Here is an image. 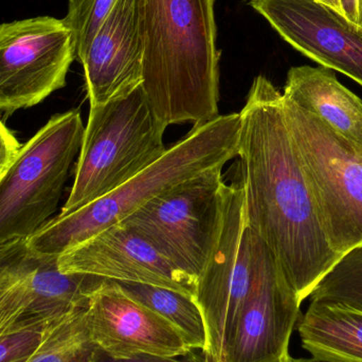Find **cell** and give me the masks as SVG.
I'll list each match as a JSON object with an SVG mask.
<instances>
[{"instance_id": "cell-19", "label": "cell", "mask_w": 362, "mask_h": 362, "mask_svg": "<svg viewBox=\"0 0 362 362\" xmlns=\"http://www.w3.org/2000/svg\"><path fill=\"white\" fill-rule=\"evenodd\" d=\"M84 308H78L49 327L29 362H90L97 346L91 339Z\"/></svg>"}, {"instance_id": "cell-18", "label": "cell", "mask_w": 362, "mask_h": 362, "mask_svg": "<svg viewBox=\"0 0 362 362\" xmlns=\"http://www.w3.org/2000/svg\"><path fill=\"white\" fill-rule=\"evenodd\" d=\"M129 297L163 317L185 338L192 351L204 353L206 327L199 306L192 296L165 287L115 281Z\"/></svg>"}, {"instance_id": "cell-7", "label": "cell", "mask_w": 362, "mask_h": 362, "mask_svg": "<svg viewBox=\"0 0 362 362\" xmlns=\"http://www.w3.org/2000/svg\"><path fill=\"white\" fill-rule=\"evenodd\" d=\"M221 171L212 170L183 181L120 223L197 281L221 223L226 187Z\"/></svg>"}, {"instance_id": "cell-3", "label": "cell", "mask_w": 362, "mask_h": 362, "mask_svg": "<svg viewBox=\"0 0 362 362\" xmlns=\"http://www.w3.org/2000/svg\"><path fill=\"white\" fill-rule=\"evenodd\" d=\"M240 115H219L192 131L148 169L112 193L76 212L54 217L28 238L38 255L57 257L120 223L151 200L183 181L223 169L238 156Z\"/></svg>"}, {"instance_id": "cell-15", "label": "cell", "mask_w": 362, "mask_h": 362, "mask_svg": "<svg viewBox=\"0 0 362 362\" xmlns=\"http://www.w3.org/2000/svg\"><path fill=\"white\" fill-rule=\"evenodd\" d=\"M144 54L138 0H117L81 62L90 107L141 86Z\"/></svg>"}, {"instance_id": "cell-21", "label": "cell", "mask_w": 362, "mask_h": 362, "mask_svg": "<svg viewBox=\"0 0 362 362\" xmlns=\"http://www.w3.org/2000/svg\"><path fill=\"white\" fill-rule=\"evenodd\" d=\"M117 0H70L64 23L71 32L76 59L82 62Z\"/></svg>"}, {"instance_id": "cell-13", "label": "cell", "mask_w": 362, "mask_h": 362, "mask_svg": "<svg viewBox=\"0 0 362 362\" xmlns=\"http://www.w3.org/2000/svg\"><path fill=\"white\" fill-rule=\"evenodd\" d=\"M64 274L165 287L194 298L196 280L178 269L139 234L117 223L59 257Z\"/></svg>"}, {"instance_id": "cell-16", "label": "cell", "mask_w": 362, "mask_h": 362, "mask_svg": "<svg viewBox=\"0 0 362 362\" xmlns=\"http://www.w3.org/2000/svg\"><path fill=\"white\" fill-rule=\"evenodd\" d=\"M282 95L362 146V100L338 81L333 70L312 66L291 68Z\"/></svg>"}, {"instance_id": "cell-6", "label": "cell", "mask_w": 362, "mask_h": 362, "mask_svg": "<svg viewBox=\"0 0 362 362\" xmlns=\"http://www.w3.org/2000/svg\"><path fill=\"white\" fill-rule=\"evenodd\" d=\"M84 129L80 112L69 110L52 117L21 146L0 180V246L28 240L54 214Z\"/></svg>"}, {"instance_id": "cell-22", "label": "cell", "mask_w": 362, "mask_h": 362, "mask_svg": "<svg viewBox=\"0 0 362 362\" xmlns=\"http://www.w3.org/2000/svg\"><path fill=\"white\" fill-rule=\"evenodd\" d=\"M55 322L21 325L0 336V362H29Z\"/></svg>"}, {"instance_id": "cell-5", "label": "cell", "mask_w": 362, "mask_h": 362, "mask_svg": "<svg viewBox=\"0 0 362 362\" xmlns=\"http://www.w3.org/2000/svg\"><path fill=\"white\" fill-rule=\"evenodd\" d=\"M283 108L325 235L341 257L362 245V146L284 98Z\"/></svg>"}, {"instance_id": "cell-27", "label": "cell", "mask_w": 362, "mask_h": 362, "mask_svg": "<svg viewBox=\"0 0 362 362\" xmlns=\"http://www.w3.org/2000/svg\"><path fill=\"white\" fill-rule=\"evenodd\" d=\"M285 362H315L314 361H308V359H298V358H293V357H289L288 359H287Z\"/></svg>"}, {"instance_id": "cell-26", "label": "cell", "mask_w": 362, "mask_h": 362, "mask_svg": "<svg viewBox=\"0 0 362 362\" xmlns=\"http://www.w3.org/2000/svg\"><path fill=\"white\" fill-rule=\"evenodd\" d=\"M318 1L325 4V6H331L332 8L339 12V1L338 0H318Z\"/></svg>"}, {"instance_id": "cell-8", "label": "cell", "mask_w": 362, "mask_h": 362, "mask_svg": "<svg viewBox=\"0 0 362 362\" xmlns=\"http://www.w3.org/2000/svg\"><path fill=\"white\" fill-rule=\"evenodd\" d=\"M244 198L242 182L226 185L221 223L196 281L194 300L208 338L204 353L213 362H225L228 340L252 282L255 235L245 219Z\"/></svg>"}, {"instance_id": "cell-12", "label": "cell", "mask_w": 362, "mask_h": 362, "mask_svg": "<svg viewBox=\"0 0 362 362\" xmlns=\"http://www.w3.org/2000/svg\"><path fill=\"white\" fill-rule=\"evenodd\" d=\"M250 6L296 50L362 87V25L318 0H251Z\"/></svg>"}, {"instance_id": "cell-24", "label": "cell", "mask_w": 362, "mask_h": 362, "mask_svg": "<svg viewBox=\"0 0 362 362\" xmlns=\"http://www.w3.org/2000/svg\"><path fill=\"white\" fill-rule=\"evenodd\" d=\"M21 146L0 119V180L12 167Z\"/></svg>"}, {"instance_id": "cell-20", "label": "cell", "mask_w": 362, "mask_h": 362, "mask_svg": "<svg viewBox=\"0 0 362 362\" xmlns=\"http://www.w3.org/2000/svg\"><path fill=\"white\" fill-rule=\"evenodd\" d=\"M310 301L340 306L362 314V245L342 255L321 279Z\"/></svg>"}, {"instance_id": "cell-23", "label": "cell", "mask_w": 362, "mask_h": 362, "mask_svg": "<svg viewBox=\"0 0 362 362\" xmlns=\"http://www.w3.org/2000/svg\"><path fill=\"white\" fill-rule=\"evenodd\" d=\"M90 362H213L206 353L202 351H191L185 355L175 357L158 356V355L139 354L131 357L110 356L101 349H95Z\"/></svg>"}, {"instance_id": "cell-9", "label": "cell", "mask_w": 362, "mask_h": 362, "mask_svg": "<svg viewBox=\"0 0 362 362\" xmlns=\"http://www.w3.org/2000/svg\"><path fill=\"white\" fill-rule=\"evenodd\" d=\"M106 280L91 274H64L59 257L38 255L28 240L0 246V336L33 323L61 320L86 308Z\"/></svg>"}, {"instance_id": "cell-25", "label": "cell", "mask_w": 362, "mask_h": 362, "mask_svg": "<svg viewBox=\"0 0 362 362\" xmlns=\"http://www.w3.org/2000/svg\"><path fill=\"white\" fill-rule=\"evenodd\" d=\"M339 12L355 25H362V0H338Z\"/></svg>"}, {"instance_id": "cell-10", "label": "cell", "mask_w": 362, "mask_h": 362, "mask_svg": "<svg viewBox=\"0 0 362 362\" xmlns=\"http://www.w3.org/2000/svg\"><path fill=\"white\" fill-rule=\"evenodd\" d=\"M76 59L71 32L51 16L0 25V112L37 105L63 88Z\"/></svg>"}, {"instance_id": "cell-1", "label": "cell", "mask_w": 362, "mask_h": 362, "mask_svg": "<svg viewBox=\"0 0 362 362\" xmlns=\"http://www.w3.org/2000/svg\"><path fill=\"white\" fill-rule=\"evenodd\" d=\"M240 115L245 219L302 304L340 255L325 235L286 124L282 93L265 76H257Z\"/></svg>"}, {"instance_id": "cell-11", "label": "cell", "mask_w": 362, "mask_h": 362, "mask_svg": "<svg viewBox=\"0 0 362 362\" xmlns=\"http://www.w3.org/2000/svg\"><path fill=\"white\" fill-rule=\"evenodd\" d=\"M253 235L252 282L228 340L225 362H285L301 303L274 255Z\"/></svg>"}, {"instance_id": "cell-14", "label": "cell", "mask_w": 362, "mask_h": 362, "mask_svg": "<svg viewBox=\"0 0 362 362\" xmlns=\"http://www.w3.org/2000/svg\"><path fill=\"white\" fill-rule=\"evenodd\" d=\"M97 348L117 358L139 354L175 357L191 352L171 323L127 295L115 281H103L85 310Z\"/></svg>"}, {"instance_id": "cell-17", "label": "cell", "mask_w": 362, "mask_h": 362, "mask_svg": "<svg viewBox=\"0 0 362 362\" xmlns=\"http://www.w3.org/2000/svg\"><path fill=\"white\" fill-rule=\"evenodd\" d=\"M298 331L315 362H362L361 313L310 301Z\"/></svg>"}, {"instance_id": "cell-2", "label": "cell", "mask_w": 362, "mask_h": 362, "mask_svg": "<svg viewBox=\"0 0 362 362\" xmlns=\"http://www.w3.org/2000/svg\"><path fill=\"white\" fill-rule=\"evenodd\" d=\"M215 0H138L144 40L142 89L167 127L218 117Z\"/></svg>"}, {"instance_id": "cell-4", "label": "cell", "mask_w": 362, "mask_h": 362, "mask_svg": "<svg viewBox=\"0 0 362 362\" xmlns=\"http://www.w3.org/2000/svg\"><path fill=\"white\" fill-rule=\"evenodd\" d=\"M167 125L151 107L142 86L89 112L76 177L61 216L112 193L156 163Z\"/></svg>"}]
</instances>
